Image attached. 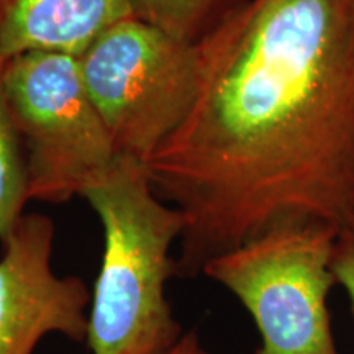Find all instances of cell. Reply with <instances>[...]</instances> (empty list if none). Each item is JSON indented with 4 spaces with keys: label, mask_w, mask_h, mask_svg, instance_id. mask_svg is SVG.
Wrapping results in <instances>:
<instances>
[{
    "label": "cell",
    "mask_w": 354,
    "mask_h": 354,
    "mask_svg": "<svg viewBox=\"0 0 354 354\" xmlns=\"http://www.w3.org/2000/svg\"><path fill=\"white\" fill-rule=\"evenodd\" d=\"M198 48L187 117L146 162L183 214L176 276L286 223L354 218V0H246Z\"/></svg>",
    "instance_id": "obj_1"
},
{
    "label": "cell",
    "mask_w": 354,
    "mask_h": 354,
    "mask_svg": "<svg viewBox=\"0 0 354 354\" xmlns=\"http://www.w3.org/2000/svg\"><path fill=\"white\" fill-rule=\"evenodd\" d=\"M82 197L104 230L88 305V351L169 354L185 333L166 294L176 274L171 251L183 236V214L156 196L145 162L123 156Z\"/></svg>",
    "instance_id": "obj_2"
},
{
    "label": "cell",
    "mask_w": 354,
    "mask_h": 354,
    "mask_svg": "<svg viewBox=\"0 0 354 354\" xmlns=\"http://www.w3.org/2000/svg\"><path fill=\"white\" fill-rule=\"evenodd\" d=\"M336 234L323 223L279 225L203 266L253 317L254 354H339L328 307Z\"/></svg>",
    "instance_id": "obj_3"
},
{
    "label": "cell",
    "mask_w": 354,
    "mask_h": 354,
    "mask_svg": "<svg viewBox=\"0 0 354 354\" xmlns=\"http://www.w3.org/2000/svg\"><path fill=\"white\" fill-rule=\"evenodd\" d=\"M77 61L117 156L146 165L192 107L197 44L128 17L97 35Z\"/></svg>",
    "instance_id": "obj_4"
},
{
    "label": "cell",
    "mask_w": 354,
    "mask_h": 354,
    "mask_svg": "<svg viewBox=\"0 0 354 354\" xmlns=\"http://www.w3.org/2000/svg\"><path fill=\"white\" fill-rule=\"evenodd\" d=\"M3 88L26 159L30 201L81 196L117 159L77 56L30 51L3 63Z\"/></svg>",
    "instance_id": "obj_5"
},
{
    "label": "cell",
    "mask_w": 354,
    "mask_h": 354,
    "mask_svg": "<svg viewBox=\"0 0 354 354\" xmlns=\"http://www.w3.org/2000/svg\"><path fill=\"white\" fill-rule=\"evenodd\" d=\"M55 221L25 214L2 243L0 354H33L46 335L86 343L91 292L76 276L53 268Z\"/></svg>",
    "instance_id": "obj_6"
},
{
    "label": "cell",
    "mask_w": 354,
    "mask_h": 354,
    "mask_svg": "<svg viewBox=\"0 0 354 354\" xmlns=\"http://www.w3.org/2000/svg\"><path fill=\"white\" fill-rule=\"evenodd\" d=\"M128 17L131 0H0V61L30 51L79 56Z\"/></svg>",
    "instance_id": "obj_7"
},
{
    "label": "cell",
    "mask_w": 354,
    "mask_h": 354,
    "mask_svg": "<svg viewBox=\"0 0 354 354\" xmlns=\"http://www.w3.org/2000/svg\"><path fill=\"white\" fill-rule=\"evenodd\" d=\"M246 0H131L133 17L180 41L197 44Z\"/></svg>",
    "instance_id": "obj_8"
},
{
    "label": "cell",
    "mask_w": 354,
    "mask_h": 354,
    "mask_svg": "<svg viewBox=\"0 0 354 354\" xmlns=\"http://www.w3.org/2000/svg\"><path fill=\"white\" fill-rule=\"evenodd\" d=\"M3 63L0 61V243L19 225L30 201L25 151L3 88Z\"/></svg>",
    "instance_id": "obj_9"
},
{
    "label": "cell",
    "mask_w": 354,
    "mask_h": 354,
    "mask_svg": "<svg viewBox=\"0 0 354 354\" xmlns=\"http://www.w3.org/2000/svg\"><path fill=\"white\" fill-rule=\"evenodd\" d=\"M331 268L336 286H342L346 292L354 318V218L338 230Z\"/></svg>",
    "instance_id": "obj_10"
},
{
    "label": "cell",
    "mask_w": 354,
    "mask_h": 354,
    "mask_svg": "<svg viewBox=\"0 0 354 354\" xmlns=\"http://www.w3.org/2000/svg\"><path fill=\"white\" fill-rule=\"evenodd\" d=\"M169 354H212L209 349L203 346L201 336L196 330L185 331L177 346Z\"/></svg>",
    "instance_id": "obj_11"
}]
</instances>
